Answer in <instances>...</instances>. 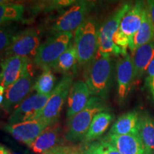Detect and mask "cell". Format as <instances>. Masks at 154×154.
Here are the masks:
<instances>
[{
	"label": "cell",
	"mask_w": 154,
	"mask_h": 154,
	"mask_svg": "<svg viewBox=\"0 0 154 154\" xmlns=\"http://www.w3.org/2000/svg\"><path fill=\"white\" fill-rule=\"evenodd\" d=\"M113 72V63L109 54L98 52L96 57L85 65L84 77L93 96L106 99L110 90Z\"/></svg>",
	"instance_id": "cell-1"
},
{
	"label": "cell",
	"mask_w": 154,
	"mask_h": 154,
	"mask_svg": "<svg viewBox=\"0 0 154 154\" xmlns=\"http://www.w3.org/2000/svg\"><path fill=\"white\" fill-rule=\"evenodd\" d=\"M109 110L104 99L91 96L83 110L68 119L66 130L63 135L64 140L70 143L82 142L87 134L94 117L97 113Z\"/></svg>",
	"instance_id": "cell-2"
},
{
	"label": "cell",
	"mask_w": 154,
	"mask_h": 154,
	"mask_svg": "<svg viewBox=\"0 0 154 154\" xmlns=\"http://www.w3.org/2000/svg\"><path fill=\"white\" fill-rule=\"evenodd\" d=\"M99 28L95 17L88 16L75 32L74 44L79 64L85 66L96 57L98 51Z\"/></svg>",
	"instance_id": "cell-3"
},
{
	"label": "cell",
	"mask_w": 154,
	"mask_h": 154,
	"mask_svg": "<svg viewBox=\"0 0 154 154\" xmlns=\"http://www.w3.org/2000/svg\"><path fill=\"white\" fill-rule=\"evenodd\" d=\"M131 3L132 2L126 1L121 5L99 26L98 52L115 56H126L122 49L113 42V36L118 31L121 19L130 8Z\"/></svg>",
	"instance_id": "cell-4"
},
{
	"label": "cell",
	"mask_w": 154,
	"mask_h": 154,
	"mask_svg": "<svg viewBox=\"0 0 154 154\" xmlns=\"http://www.w3.org/2000/svg\"><path fill=\"white\" fill-rule=\"evenodd\" d=\"M146 0H135L121 21L118 31L113 36V41L126 55L129 42L140 28Z\"/></svg>",
	"instance_id": "cell-5"
},
{
	"label": "cell",
	"mask_w": 154,
	"mask_h": 154,
	"mask_svg": "<svg viewBox=\"0 0 154 154\" xmlns=\"http://www.w3.org/2000/svg\"><path fill=\"white\" fill-rule=\"evenodd\" d=\"M73 38V33L66 32L53 34L48 38L38 49L34 62L42 70L53 69L59 57L64 52Z\"/></svg>",
	"instance_id": "cell-6"
},
{
	"label": "cell",
	"mask_w": 154,
	"mask_h": 154,
	"mask_svg": "<svg viewBox=\"0 0 154 154\" xmlns=\"http://www.w3.org/2000/svg\"><path fill=\"white\" fill-rule=\"evenodd\" d=\"M89 11L88 7L82 0L66 9H61L54 18L51 19L49 29L51 34L70 32L73 33L87 18Z\"/></svg>",
	"instance_id": "cell-7"
},
{
	"label": "cell",
	"mask_w": 154,
	"mask_h": 154,
	"mask_svg": "<svg viewBox=\"0 0 154 154\" xmlns=\"http://www.w3.org/2000/svg\"><path fill=\"white\" fill-rule=\"evenodd\" d=\"M72 74H64L53 90L40 117L49 125L58 122L63 104L74 84Z\"/></svg>",
	"instance_id": "cell-8"
},
{
	"label": "cell",
	"mask_w": 154,
	"mask_h": 154,
	"mask_svg": "<svg viewBox=\"0 0 154 154\" xmlns=\"http://www.w3.org/2000/svg\"><path fill=\"white\" fill-rule=\"evenodd\" d=\"M51 94L43 95L36 93L28 96L14 108L9 119L8 124L39 119Z\"/></svg>",
	"instance_id": "cell-9"
},
{
	"label": "cell",
	"mask_w": 154,
	"mask_h": 154,
	"mask_svg": "<svg viewBox=\"0 0 154 154\" xmlns=\"http://www.w3.org/2000/svg\"><path fill=\"white\" fill-rule=\"evenodd\" d=\"M40 45L38 32L34 29H26L16 34L9 47L5 50V58L12 56L35 57Z\"/></svg>",
	"instance_id": "cell-10"
},
{
	"label": "cell",
	"mask_w": 154,
	"mask_h": 154,
	"mask_svg": "<svg viewBox=\"0 0 154 154\" xmlns=\"http://www.w3.org/2000/svg\"><path fill=\"white\" fill-rule=\"evenodd\" d=\"M34 79L29 72L5 88L4 100L1 106L6 111L16 108L19 103L27 97L34 87Z\"/></svg>",
	"instance_id": "cell-11"
},
{
	"label": "cell",
	"mask_w": 154,
	"mask_h": 154,
	"mask_svg": "<svg viewBox=\"0 0 154 154\" xmlns=\"http://www.w3.org/2000/svg\"><path fill=\"white\" fill-rule=\"evenodd\" d=\"M49 126L45 121L39 118L17 124H7L4 128L17 140L29 146Z\"/></svg>",
	"instance_id": "cell-12"
},
{
	"label": "cell",
	"mask_w": 154,
	"mask_h": 154,
	"mask_svg": "<svg viewBox=\"0 0 154 154\" xmlns=\"http://www.w3.org/2000/svg\"><path fill=\"white\" fill-rule=\"evenodd\" d=\"M29 57L12 56L5 58L1 63V86L7 88L29 72Z\"/></svg>",
	"instance_id": "cell-13"
},
{
	"label": "cell",
	"mask_w": 154,
	"mask_h": 154,
	"mask_svg": "<svg viewBox=\"0 0 154 154\" xmlns=\"http://www.w3.org/2000/svg\"><path fill=\"white\" fill-rule=\"evenodd\" d=\"M117 94L119 101L123 103L129 93L135 80V69L133 58L127 54L119 59L116 63Z\"/></svg>",
	"instance_id": "cell-14"
},
{
	"label": "cell",
	"mask_w": 154,
	"mask_h": 154,
	"mask_svg": "<svg viewBox=\"0 0 154 154\" xmlns=\"http://www.w3.org/2000/svg\"><path fill=\"white\" fill-rule=\"evenodd\" d=\"M61 128L58 122L47 126L41 134L27 146L32 152L36 154H43L54 148L56 146L64 141L61 137Z\"/></svg>",
	"instance_id": "cell-15"
},
{
	"label": "cell",
	"mask_w": 154,
	"mask_h": 154,
	"mask_svg": "<svg viewBox=\"0 0 154 154\" xmlns=\"http://www.w3.org/2000/svg\"><path fill=\"white\" fill-rule=\"evenodd\" d=\"M91 95L85 82L79 80L73 84L67 98V119L80 112L86 106Z\"/></svg>",
	"instance_id": "cell-16"
},
{
	"label": "cell",
	"mask_w": 154,
	"mask_h": 154,
	"mask_svg": "<svg viewBox=\"0 0 154 154\" xmlns=\"http://www.w3.org/2000/svg\"><path fill=\"white\" fill-rule=\"evenodd\" d=\"M104 138L121 154H148L139 135H115L108 133Z\"/></svg>",
	"instance_id": "cell-17"
},
{
	"label": "cell",
	"mask_w": 154,
	"mask_h": 154,
	"mask_svg": "<svg viewBox=\"0 0 154 154\" xmlns=\"http://www.w3.org/2000/svg\"><path fill=\"white\" fill-rule=\"evenodd\" d=\"M154 41V23L146 5L140 28L131 38L128 48L133 53L140 46Z\"/></svg>",
	"instance_id": "cell-18"
},
{
	"label": "cell",
	"mask_w": 154,
	"mask_h": 154,
	"mask_svg": "<svg viewBox=\"0 0 154 154\" xmlns=\"http://www.w3.org/2000/svg\"><path fill=\"white\" fill-rule=\"evenodd\" d=\"M139 128L140 113L134 110L120 116L109 133L115 135H139Z\"/></svg>",
	"instance_id": "cell-19"
},
{
	"label": "cell",
	"mask_w": 154,
	"mask_h": 154,
	"mask_svg": "<svg viewBox=\"0 0 154 154\" xmlns=\"http://www.w3.org/2000/svg\"><path fill=\"white\" fill-rule=\"evenodd\" d=\"M114 117V114L109 111L97 113L94 117L87 134L82 142L86 145H90L96 140L100 138L108 129Z\"/></svg>",
	"instance_id": "cell-20"
},
{
	"label": "cell",
	"mask_w": 154,
	"mask_h": 154,
	"mask_svg": "<svg viewBox=\"0 0 154 154\" xmlns=\"http://www.w3.org/2000/svg\"><path fill=\"white\" fill-rule=\"evenodd\" d=\"M135 79H140L154 59V41L140 46L134 52Z\"/></svg>",
	"instance_id": "cell-21"
},
{
	"label": "cell",
	"mask_w": 154,
	"mask_h": 154,
	"mask_svg": "<svg viewBox=\"0 0 154 154\" xmlns=\"http://www.w3.org/2000/svg\"><path fill=\"white\" fill-rule=\"evenodd\" d=\"M139 136L148 154H154V119L147 112L140 113Z\"/></svg>",
	"instance_id": "cell-22"
},
{
	"label": "cell",
	"mask_w": 154,
	"mask_h": 154,
	"mask_svg": "<svg viewBox=\"0 0 154 154\" xmlns=\"http://www.w3.org/2000/svg\"><path fill=\"white\" fill-rule=\"evenodd\" d=\"M77 63H79L78 54L73 42H71L68 48L59 57L53 69L56 72L63 75L72 74V71L76 66Z\"/></svg>",
	"instance_id": "cell-23"
},
{
	"label": "cell",
	"mask_w": 154,
	"mask_h": 154,
	"mask_svg": "<svg viewBox=\"0 0 154 154\" xmlns=\"http://www.w3.org/2000/svg\"><path fill=\"white\" fill-rule=\"evenodd\" d=\"M79 0H36L32 7L34 14L40 12H50L68 8L76 4Z\"/></svg>",
	"instance_id": "cell-24"
},
{
	"label": "cell",
	"mask_w": 154,
	"mask_h": 154,
	"mask_svg": "<svg viewBox=\"0 0 154 154\" xmlns=\"http://www.w3.org/2000/svg\"><path fill=\"white\" fill-rule=\"evenodd\" d=\"M24 6L20 4H1L0 5V22L1 25L11 21L23 19Z\"/></svg>",
	"instance_id": "cell-25"
},
{
	"label": "cell",
	"mask_w": 154,
	"mask_h": 154,
	"mask_svg": "<svg viewBox=\"0 0 154 154\" xmlns=\"http://www.w3.org/2000/svg\"><path fill=\"white\" fill-rule=\"evenodd\" d=\"M56 82L57 78L51 70L44 71L34 82L33 89L39 94H51L56 87Z\"/></svg>",
	"instance_id": "cell-26"
},
{
	"label": "cell",
	"mask_w": 154,
	"mask_h": 154,
	"mask_svg": "<svg viewBox=\"0 0 154 154\" xmlns=\"http://www.w3.org/2000/svg\"><path fill=\"white\" fill-rule=\"evenodd\" d=\"M88 146L89 145H86L83 142L77 143L64 140L50 151L54 154H85Z\"/></svg>",
	"instance_id": "cell-27"
},
{
	"label": "cell",
	"mask_w": 154,
	"mask_h": 154,
	"mask_svg": "<svg viewBox=\"0 0 154 154\" xmlns=\"http://www.w3.org/2000/svg\"><path fill=\"white\" fill-rule=\"evenodd\" d=\"M17 33H15L14 26L3 24L1 25L0 30V49L5 52V50L9 47L13 38Z\"/></svg>",
	"instance_id": "cell-28"
},
{
	"label": "cell",
	"mask_w": 154,
	"mask_h": 154,
	"mask_svg": "<svg viewBox=\"0 0 154 154\" xmlns=\"http://www.w3.org/2000/svg\"><path fill=\"white\" fill-rule=\"evenodd\" d=\"M91 143L100 154H121L118 150L115 149L112 144L106 140L104 137Z\"/></svg>",
	"instance_id": "cell-29"
},
{
	"label": "cell",
	"mask_w": 154,
	"mask_h": 154,
	"mask_svg": "<svg viewBox=\"0 0 154 154\" xmlns=\"http://www.w3.org/2000/svg\"><path fill=\"white\" fill-rule=\"evenodd\" d=\"M82 1L86 4L90 11L101 7L105 0H82Z\"/></svg>",
	"instance_id": "cell-30"
},
{
	"label": "cell",
	"mask_w": 154,
	"mask_h": 154,
	"mask_svg": "<svg viewBox=\"0 0 154 154\" xmlns=\"http://www.w3.org/2000/svg\"><path fill=\"white\" fill-rule=\"evenodd\" d=\"M36 0H0L1 4H20L26 2H32L33 4Z\"/></svg>",
	"instance_id": "cell-31"
},
{
	"label": "cell",
	"mask_w": 154,
	"mask_h": 154,
	"mask_svg": "<svg viewBox=\"0 0 154 154\" xmlns=\"http://www.w3.org/2000/svg\"><path fill=\"white\" fill-rule=\"evenodd\" d=\"M146 5L154 23V0H146Z\"/></svg>",
	"instance_id": "cell-32"
},
{
	"label": "cell",
	"mask_w": 154,
	"mask_h": 154,
	"mask_svg": "<svg viewBox=\"0 0 154 154\" xmlns=\"http://www.w3.org/2000/svg\"><path fill=\"white\" fill-rule=\"evenodd\" d=\"M147 74L148 77L147 78H151V77L154 76V59L153 61L150 63L149 67H148L147 69Z\"/></svg>",
	"instance_id": "cell-33"
},
{
	"label": "cell",
	"mask_w": 154,
	"mask_h": 154,
	"mask_svg": "<svg viewBox=\"0 0 154 154\" xmlns=\"http://www.w3.org/2000/svg\"><path fill=\"white\" fill-rule=\"evenodd\" d=\"M146 84L151 89L153 96H154V76L146 79Z\"/></svg>",
	"instance_id": "cell-34"
},
{
	"label": "cell",
	"mask_w": 154,
	"mask_h": 154,
	"mask_svg": "<svg viewBox=\"0 0 154 154\" xmlns=\"http://www.w3.org/2000/svg\"><path fill=\"white\" fill-rule=\"evenodd\" d=\"M85 154H100L99 152L96 151V149H95L94 145L92 143H91L88 146V149L86 150Z\"/></svg>",
	"instance_id": "cell-35"
},
{
	"label": "cell",
	"mask_w": 154,
	"mask_h": 154,
	"mask_svg": "<svg viewBox=\"0 0 154 154\" xmlns=\"http://www.w3.org/2000/svg\"><path fill=\"white\" fill-rule=\"evenodd\" d=\"M9 151L10 150L7 149L6 146L1 144V146H0V154H9Z\"/></svg>",
	"instance_id": "cell-36"
},
{
	"label": "cell",
	"mask_w": 154,
	"mask_h": 154,
	"mask_svg": "<svg viewBox=\"0 0 154 154\" xmlns=\"http://www.w3.org/2000/svg\"><path fill=\"white\" fill-rule=\"evenodd\" d=\"M121 1H123V0H107L108 2H119Z\"/></svg>",
	"instance_id": "cell-37"
},
{
	"label": "cell",
	"mask_w": 154,
	"mask_h": 154,
	"mask_svg": "<svg viewBox=\"0 0 154 154\" xmlns=\"http://www.w3.org/2000/svg\"><path fill=\"white\" fill-rule=\"evenodd\" d=\"M43 154H54V153L53 152H51V151H47V152H45V153H43Z\"/></svg>",
	"instance_id": "cell-38"
},
{
	"label": "cell",
	"mask_w": 154,
	"mask_h": 154,
	"mask_svg": "<svg viewBox=\"0 0 154 154\" xmlns=\"http://www.w3.org/2000/svg\"><path fill=\"white\" fill-rule=\"evenodd\" d=\"M9 154H17V153H14V152H12V151H11V150H10V151H9Z\"/></svg>",
	"instance_id": "cell-39"
},
{
	"label": "cell",
	"mask_w": 154,
	"mask_h": 154,
	"mask_svg": "<svg viewBox=\"0 0 154 154\" xmlns=\"http://www.w3.org/2000/svg\"><path fill=\"white\" fill-rule=\"evenodd\" d=\"M153 96V99H154V96Z\"/></svg>",
	"instance_id": "cell-40"
}]
</instances>
